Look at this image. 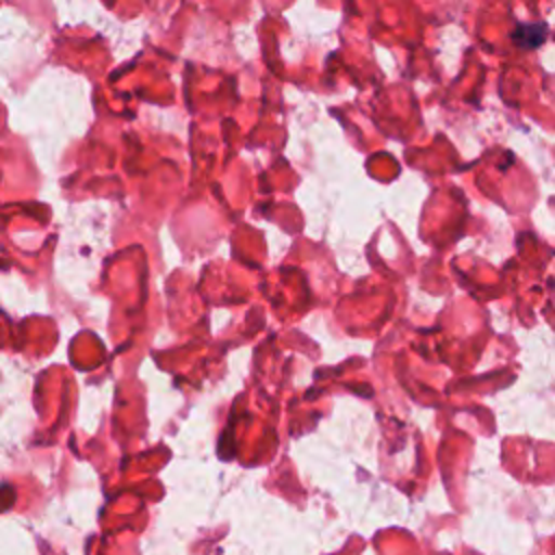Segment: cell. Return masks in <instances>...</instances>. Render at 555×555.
<instances>
[{
	"label": "cell",
	"instance_id": "cell-1",
	"mask_svg": "<svg viewBox=\"0 0 555 555\" xmlns=\"http://www.w3.org/2000/svg\"><path fill=\"white\" fill-rule=\"evenodd\" d=\"M512 37H514V41H516L520 48L533 50V48L542 46V41L546 39V24H542V22L518 24Z\"/></svg>",
	"mask_w": 555,
	"mask_h": 555
}]
</instances>
